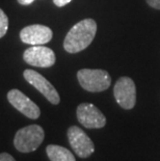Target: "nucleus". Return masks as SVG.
<instances>
[{
  "label": "nucleus",
  "instance_id": "1",
  "mask_svg": "<svg viewBox=\"0 0 160 161\" xmlns=\"http://www.w3.org/2000/svg\"><path fill=\"white\" fill-rule=\"evenodd\" d=\"M97 32L94 19H84L69 30L63 41V48L69 53H78L91 45Z\"/></svg>",
  "mask_w": 160,
  "mask_h": 161
},
{
  "label": "nucleus",
  "instance_id": "2",
  "mask_svg": "<svg viewBox=\"0 0 160 161\" xmlns=\"http://www.w3.org/2000/svg\"><path fill=\"white\" fill-rule=\"evenodd\" d=\"M45 132L39 125H29L18 130L14 138L15 148L22 153H30L36 151L42 145Z\"/></svg>",
  "mask_w": 160,
  "mask_h": 161
},
{
  "label": "nucleus",
  "instance_id": "3",
  "mask_svg": "<svg viewBox=\"0 0 160 161\" xmlns=\"http://www.w3.org/2000/svg\"><path fill=\"white\" fill-rule=\"evenodd\" d=\"M77 78L81 87L91 92L106 91L111 83L109 74L105 70L82 69L78 71Z\"/></svg>",
  "mask_w": 160,
  "mask_h": 161
},
{
  "label": "nucleus",
  "instance_id": "4",
  "mask_svg": "<svg viewBox=\"0 0 160 161\" xmlns=\"http://www.w3.org/2000/svg\"><path fill=\"white\" fill-rule=\"evenodd\" d=\"M113 95L117 103L124 109H132L136 103V86L129 77H121L114 84Z\"/></svg>",
  "mask_w": 160,
  "mask_h": 161
},
{
  "label": "nucleus",
  "instance_id": "5",
  "mask_svg": "<svg viewBox=\"0 0 160 161\" xmlns=\"http://www.w3.org/2000/svg\"><path fill=\"white\" fill-rule=\"evenodd\" d=\"M68 139L73 151L80 158H87L95 152L93 140L79 127L72 126L68 129Z\"/></svg>",
  "mask_w": 160,
  "mask_h": 161
},
{
  "label": "nucleus",
  "instance_id": "6",
  "mask_svg": "<svg viewBox=\"0 0 160 161\" xmlns=\"http://www.w3.org/2000/svg\"><path fill=\"white\" fill-rule=\"evenodd\" d=\"M77 119L87 129H100L106 125V118L100 109L91 103H81L76 110Z\"/></svg>",
  "mask_w": 160,
  "mask_h": 161
},
{
  "label": "nucleus",
  "instance_id": "7",
  "mask_svg": "<svg viewBox=\"0 0 160 161\" xmlns=\"http://www.w3.org/2000/svg\"><path fill=\"white\" fill-rule=\"evenodd\" d=\"M23 76H24L25 80L29 84H31L33 87H36L50 103L57 105L60 102L59 95L55 90V87L43 75H41L40 73H37V72L33 70L27 69L23 73Z\"/></svg>",
  "mask_w": 160,
  "mask_h": 161
},
{
  "label": "nucleus",
  "instance_id": "8",
  "mask_svg": "<svg viewBox=\"0 0 160 161\" xmlns=\"http://www.w3.org/2000/svg\"><path fill=\"white\" fill-rule=\"evenodd\" d=\"M25 63L37 68H49L55 64L56 57L52 49L43 45L27 48L23 53Z\"/></svg>",
  "mask_w": 160,
  "mask_h": 161
},
{
  "label": "nucleus",
  "instance_id": "9",
  "mask_svg": "<svg viewBox=\"0 0 160 161\" xmlns=\"http://www.w3.org/2000/svg\"><path fill=\"white\" fill-rule=\"evenodd\" d=\"M8 100L17 110L31 119H39L41 110L35 102L19 90H11L8 92Z\"/></svg>",
  "mask_w": 160,
  "mask_h": 161
},
{
  "label": "nucleus",
  "instance_id": "10",
  "mask_svg": "<svg viewBox=\"0 0 160 161\" xmlns=\"http://www.w3.org/2000/svg\"><path fill=\"white\" fill-rule=\"evenodd\" d=\"M53 36V32L48 26L33 24L24 27L20 31V39L23 43L32 46L44 45L50 42Z\"/></svg>",
  "mask_w": 160,
  "mask_h": 161
},
{
  "label": "nucleus",
  "instance_id": "11",
  "mask_svg": "<svg viewBox=\"0 0 160 161\" xmlns=\"http://www.w3.org/2000/svg\"><path fill=\"white\" fill-rule=\"evenodd\" d=\"M46 153L50 161H76L71 151L57 145H49L46 148Z\"/></svg>",
  "mask_w": 160,
  "mask_h": 161
},
{
  "label": "nucleus",
  "instance_id": "12",
  "mask_svg": "<svg viewBox=\"0 0 160 161\" xmlns=\"http://www.w3.org/2000/svg\"><path fill=\"white\" fill-rule=\"evenodd\" d=\"M8 29V18L5 13L0 8V39L3 37Z\"/></svg>",
  "mask_w": 160,
  "mask_h": 161
},
{
  "label": "nucleus",
  "instance_id": "13",
  "mask_svg": "<svg viewBox=\"0 0 160 161\" xmlns=\"http://www.w3.org/2000/svg\"><path fill=\"white\" fill-rule=\"evenodd\" d=\"M0 161H16L15 158L8 153H1L0 154Z\"/></svg>",
  "mask_w": 160,
  "mask_h": 161
},
{
  "label": "nucleus",
  "instance_id": "14",
  "mask_svg": "<svg viewBox=\"0 0 160 161\" xmlns=\"http://www.w3.org/2000/svg\"><path fill=\"white\" fill-rule=\"evenodd\" d=\"M148 4L153 8L160 9V0H146Z\"/></svg>",
  "mask_w": 160,
  "mask_h": 161
},
{
  "label": "nucleus",
  "instance_id": "15",
  "mask_svg": "<svg viewBox=\"0 0 160 161\" xmlns=\"http://www.w3.org/2000/svg\"><path fill=\"white\" fill-rule=\"evenodd\" d=\"M72 0H53L54 4L56 6H58V8H63V6L67 5L68 3H70Z\"/></svg>",
  "mask_w": 160,
  "mask_h": 161
},
{
  "label": "nucleus",
  "instance_id": "16",
  "mask_svg": "<svg viewBox=\"0 0 160 161\" xmlns=\"http://www.w3.org/2000/svg\"><path fill=\"white\" fill-rule=\"evenodd\" d=\"M21 5H29L35 1V0H17Z\"/></svg>",
  "mask_w": 160,
  "mask_h": 161
}]
</instances>
